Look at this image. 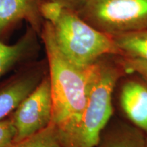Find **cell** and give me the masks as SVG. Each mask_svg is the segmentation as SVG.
<instances>
[{"label":"cell","instance_id":"obj_1","mask_svg":"<svg viewBox=\"0 0 147 147\" xmlns=\"http://www.w3.org/2000/svg\"><path fill=\"white\" fill-rule=\"evenodd\" d=\"M40 40L49 65L53 98V119L61 147H66L80 125L87 104L94 65L80 68L61 52L55 42L52 24L45 21Z\"/></svg>","mask_w":147,"mask_h":147},{"label":"cell","instance_id":"obj_2","mask_svg":"<svg viewBox=\"0 0 147 147\" xmlns=\"http://www.w3.org/2000/svg\"><path fill=\"white\" fill-rule=\"evenodd\" d=\"M52 26L61 52L77 67L87 68L106 55H121L113 37L91 26L74 11L64 9Z\"/></svg>","mask_w":147,"mask_h":147},{"label":"cell","instance_id":"obj_3","mask_svg":"<svg viewBox=\"0 0 147 147\" xmlns=\"http://www.w3.org/2000/svg\"><path fill=\"white\" fill-rule=\"evenodd\" d=\"M115 67L95 63L85 108L80 125L66 147H96L102 132L113 115V93L119 76Z\"/></svg>","mask_w":147,"mask_h":147},{"label":"cell","instance_id":"obj_4","mask_svg":"<svg viewBox=\"0 0 147 147\" xmlns=\"http://www.w3.org/2000/svg\"><path fill=\"white\" fill-rule=\"evenodd\" d=\"M77 13L110 36L147 29V0H87Z\"/></svg>","mask_w":147,"mask_h":147},{"label":"cell","instance_id":"obj_5","mask_svg":"<svg viewBox=\"0 0 147 147\" xmlns=\"http://www.w3.org/2000/svg\"><path fill=\"white\" fill-rule=\"evenodd\" d=\"M11 115L16 128L14 142L27 138L50 125L53 119V98L49 71Z\"/></svg>","mask_w":147,"mask_h":147},{"label":"cell","instance_id":"obj_6","mask_svg":"<svg viewBox=\"0 0 147 147\" xmlns=\"http://www.w3.org/2000/svg\"><path fill=\"white\" fill-rule=\"evenodd\" d=\"M49 71L47 58L22 65L0 82V120L10 115L40 83Z\"/></svg>","mask_w":147,"mask_h":147},{"label":"cell","instance_id":"obj_7","mask_svg":"<svg viewBox=\"0 0 147 147\" xmlns=\"http://www.w3.org/2000/svg\"><path fill=\"white\" fill-rule=\"evenodd\" d=\"M41 0H0V41L4 42L23 21L39 34L45 20Z\"/></svg>","mask_w":147,"mask_h":147},{"label":"cell","instance_id":"obj_8","mask_svg":"<svg viewBox=\"0 0 147 147\" xmlns=\"http://www.w3.org/2000/svg\"><path fill=\"white\" fill-rule=\"evenodd\" d=\"M40 37L30 25L14 45L0 41V79L8 72L36 60L41 49Z\"/></svg>","mask_w":147,"mask_h":147},{"label":"cell","instance_id":"obj_9","mask_svg":"<svg viewBox=\"0 0 147 147\" xmlns=\"http://www.w3.org/2000/svg\"><path fill=\"white\" fill-rule=\"evenodd\" d=\"M121 104L127 117L147 133V87L135 80L126 82L121 93Z\"/></svg>","mask_w":147,"mask_h":147},{"label":"cell","instance_id":"obj_10","mask_svg":"<svg viewBox=\"0 0 147 147\" xmlns=\"http://www.w3.org/2000/svg\"><path fill=\"white\" fill-rule=\"evenodd\" d=\"M111 36L121 55L147 61V29Z\"/></svg>","mask_w":147,"mask_h":147},{"label":"cell","instance_id":"obj_11","mask_svg":"<svg viewBox=\"0 0 147 147\" xmlns=\"http://www.w3.org/2000/svg\"><path fill=\"white\" fill-rule=\"evenodd\" d=\"M146 139L136 129H125L100 139L96 147H145Z\"/></svg>","mask_w":147,"mask_h":147},{"label":"cell","instance_id":"obj_12","mask_svg":"<svg viewBox=\"0 0 147 147\" xmlns=\"http://www.w3.org/2000/svg\"><path fill=\"white\" fill-rule=\"evenodd\" d=\"M10 147H61L55 127L51 124L38 133L14 142Z\"/></svg>","mask_w":147,"mask_h":147},{"label":"cell","instance_id":"obj_13","mask_svg":"<svg viewBox=\"0 0 147 147\" xmlns=\"http://www.w3.org/2000/svg\"><path fill=\"white\" fill-rule=\"evenodd\" d=\"M16 128L11 114L0 120V147H10L14 143Z\"/></svg>","mask_w":147,"mask_h":147},{"label":"cell","instance_id":"obj_14","mask_svg":"<svg viewBox=\"0 0 147 147\" xmlns=\"http://www.w3.org/2000/svg\"><path fill=\"white\" fill-rule=\"evenodd\" d=\"M64 8L59 3L54 1H42L40 3V14L45 21L54 23L61 16Z\"/></svg>","mask_w":147,"mask_h":147},{"label":"cell","instance_id":"obj_15","mask_svg":"<svg viewBox=\"0 0 147 147\" xmlns=\"http://www.w3.org/2000/svg\"><path fill=\"white\" fill-rule=\"evenodd\" d=\"M123 65L128 72H136L147 79V61L125 57Z\"/></svg>","mask_w":147,"mask_h":147},{"label":"cell","instance_id":"obj_16","mask_svg":"<svg viewBox=\"0 0 147 147\" xmlns=\"http://www.w3.org/2000/svg\"><path fill=\"white\" fill-rule=\"evenodd\" d=\"M87 0H41V1H54L59 3L64 8L78 12L82 8Z\"/></svg>","mask_w":147,"mask_h":147},{"label":"cell","instance_id":"obj_17","mask_svg":"<svg viewBox=\"0 0 147 147\" xmlns=\"http://www.w3.org/2000/svg\"><path fill=\"white\" fill-rule=\"evenodd\" d=\"M145 147H147V138H146V144H145Z\"/></svg>","mask_w":147,"mask_h":147}]
</instances>
